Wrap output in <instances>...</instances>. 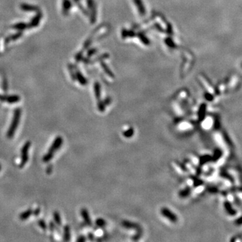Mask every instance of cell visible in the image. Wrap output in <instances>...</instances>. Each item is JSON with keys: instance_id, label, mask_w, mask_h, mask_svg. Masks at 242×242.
<instances>
[{"instance_id": "obj_20", "label": "cell", "mask_w": 242, "mask_h": 242, "mask_svg": "<svg viewBox=\"0 0 242 242\" xmlns=\"http://www.w3.org/2000/svg\"><path fill=\"white\" fill-rule=\"evenodd\" d=\"M40 213V209L39 207H37L35 210H32V214L35 217H38Z\"/></svg>"}, {"instance_id": "obj_12", "label": "cell", "mask_w": 242, "mask_h": 242, "mask_svg": "<svg viewBox=\"0 0 242 242\" xmlns=\"http://www.w3.org/2000/svg\"><path fill=\"white\" fill-rule=\"evenodd\" d=\"M12 28L15 30H24L26 29L27 28H29V24H27L26 23L20 22V23H18V24H14V25L12 26Z\"/></svg>"}, {"instance_id": "obj_5", "label": "cell", "mask_w": 242, "mask_h": 242, "mask_svg": "<svg viewBox=\"0 0 242 242\" xmlns=\"http://www.w3.org/2000/svg\"><path fill=\"white\" fill-rule=\"evenodd\" d=\"M161 213H162V215L164 217L170 220V221H172L173 223H176L177 221L178 218H177V217L176 216L175 214L172 213V211H170V209H167V208H163L161 210Z\"/></svg>"}, {"instance_id": "obj_4", "label": "cell", "mask_w": 242, "mask_h": 242, "mask_svg": "<svg viewBox=\"0 0 242 242\" xmlns=\"http://www.w3.org/2000/svg\"><path fill=\"white\" fill-rule=\"evenodd\" d=\"M0 100L5 101L9 104H15L20 100V97L18 95H11V96L0 95Z\"/></svg>"}, {"instance_id": "obj_15", "label": "cell", "mask_w": 242, "mask_h": 242, "mask_svg": "<svg viewBox=\"0 0 242 242\" xmlns=\"http://www.w3.org/2000/svg\"><path fill=\"white\" fill-rule=\"evenodd\" d=\"M54 157V153H51V152H47L44 156L42 157V161H44L45 163H49L52 158Z\"/></svg>"}, {"instance_id": "obj_21", "label": "cell", "mask_w": 242, "mask_h": 242, "mask_svg": "<svg viewBox=\"0 0 242 242\" xmlns=\"http://www.w3.org/2000/svg\"><path fill=\"white\" fill-rule=\"evenodd\" d=\"M96 224H97L98 226H100V227H102V226L105 224V222L104 221V220H102L101 219H98V220H96Z\"/></svg>"}, {"instance_id": "obj_18", "label": "cell", "mask_w": 242, "mask_h": 242, "mask_svg": "<svg viewBox=\"0 0 242 242\" xmlns=\"http://www.w3.org/2000/svg\"><path fill=\"white\" fill-rule=\"evenodd\" d=\"M52 170H53V167H52V165L51 164H49V165L47 166L46 169V172L47 174H51L52 172Z\"/></svg>"}, {"instance_id": "obj_14", "label": "cell", "mask_w": 242, "mask_h": 242, "mask_svg": "<svg viewBox=\"0 0 242 242\" xmlns=\"http://www.w3.org/2000/svg\"><path fill=\"white\" fill-rule=\"evenodd\" d=\"M53 219H54L55 223L59 226V227L61 226L62 221H61V218L59 213L57 211H55L53 213Z\"/></svg>"}, {"instance_id": "obj_7", "label": "cell", "mask_w": 242, "mask_h": 242, "mask_svg": "<svg viewBox=\"0 0 242 242\" xmlns=\"http://www.w3.org/2000/svg\"><path fill=\"white\" fill-rule=\"evenodd\" d=\"M42 18V14L38 13L35 17H34L32 20H31L30 24H29V28H35L39 25L40 23V19Z\"/></svg>"}, {"instance_id": "obj_13", "label": "cell", "mask_w": 242, "mask_h": 242, "mask_svg": "<svg viewBox=\"0 0 242 242\" xmlns=\"http://www.w3.org/2000/svg\"><path fill=\"white\" fill-rule=\"evenodd\" d=\"M71 8V2L69 0H63V12L64 14H67Z\"/></svg>"}, {"instance_id": "obj_16", "label": "cell", "mask_w": 242, "mask_h": 242, "mask_svg": "<svg viewBox=\"0 0 242 242\" xmlns=\"http://www.w3.org/2000/svg\"><path fill=\"white\" fill-rule=\"evenodd\" d=\"M38 224L39 225V227L41 228L42 230L46 231V229H47V225H46V223L44 219H39L38 221Z\"/></svg>"}, {"instance_id": "obj_9", "label": "cell", "mask_w": 242, "mask_h": 242, "mask_svg": "<svg viewBox=\"0 0 242 242\" xmlns=\"http://www.w3.org/2000/svg\"><path fill=\"white\" fill-rule=\"evenodd\" d=\"M71 240V232L69 225H65L63 227V240L69 241Z\"/></svg>"}, {"instance_id": "obj_10", "label": "cell", "mask_w": 242, "mask_h": 242, "mask_svg": "<svg viewBox=\"0 0 242 242\" xmlns=\"http://www.w3.org/2000/svg\"><path fill=\"white\" fill-rule=\"evenodd\" d=\"M22 36V32H18L15 34H14V35H12L10 36H8L7 38L5 39V43H8L10 41H13V40H15L18 39L19 38Z\"/></svg>"}, {"instance_id": "obj_23", "label": "cell", "mask_w": 242, "mask_h": 242, "mask_svg": "<svg viewBox=\"0 0 242 242\" xmlns=\"http://www.w3.org/2000/svg\"><path fill=\"white\" fill-rule=\"evenodd\" d=\"M1 170H2V166L1 164H0V171H1Z\"/></svg>"}, {"instance_id": "obj_22", "label": "cell", "mask_w": 242, "mask_h": 242, "mask_svg": "<svg viewBox=\"0 0 242 242\" xmlns=\"http://www.w3.org/2000/svg\"><path fill=\"white\" fill-rule=\"evenodd\" d=\"M86 240V238L84 236H83V235H82V236H79L77 240V241H85Z\"/></svg>"}, {"instance_id": "obj_2", "label": "cell", "mask_w": 242, "mask_h": 242, "mask_svg": "<svg viewBox=\"0 0 242 242\" xmlns=\"http://www.w3.org/2000/svg\"><path fill=\"white\" fill-rule=\"evenodd\" d=\"M30 146H31L30 141H26L21 149V161L19 165V167L20 168H22V167L27 163L28 161H29V152Z\"/></svg>"}, {"instance_id": "obj_8", "label": "cell", "mask_w": 242, "mask_h": 242, "mask_svg": "<svg viewBox=\"0 0 242 242\" xmlns=\"http://www.w3.org/2000/svg\"><path fill=\"white\" fill-rule=\"evenodd\" d=\"M81 214H82V216L86 224L89 226H90L92 225V221H91L90 217H89L88 211L87 210V209H82V210H81Z\"/></svg>"}, {"instance_id": "obj_3", "label": "cell", "mask_w": 242, "mask_h": 242, "mask_svg": "<svg viewBox=\"0 0 242 242\" xmlns=\"http://www.w3.org/2000/svg\"><path fill=\"white\" fill-rule=\"evenodd\" d=\"M63 139L61 136H57V137L55 139L53 142L52 143L51 147L49 150V152H51V153L55 154V152L58 150H59V149L61 147L62 145H63Z\"/></svg>"}, {"instance_id": "obj_17", "label": "cell", "mask_w": 242, "mask_h": 242, "mask_svg": "<svg viewBox=\"0 0 242 242\" xmlns=\"http://www.w3.org/2000/svg\"><path fill=\"white\" fill-rule=\"evenodd\" d=\"M133 134V130L132 129H130L128 131H125L124 133V135L125 136H127V137H129V136H131Z\"/></svg>"}, {"instance_id": "obj_11", "label": "cell", "mask_w": 242, "mask_h": 242, "mask_svg": "<svg viewBox=\"0 0 242 242\" xmlns=\"http://www.w3.org/2000/svg\"><path fill=\"white\" fill-rule=\"evenodd\" d=\"M32 209H27L25 211L22 212L20 214L19 218L22 221H24V220H26L29 218V217L32 215Z\"/></svg>"}, {"instance_id": "obj_1", "label": "cell", "mask_w": 242, "mask_h": 242, "mask_svg": "<svg viewBox=\"0 0 242 242\" xmlns=\"http://www.w3.org/2000/svg\"><path fill=\"white\" fill-rule=\"evenodd\" d=\"M22 111L20 108H16L14 112V116L12 119V123L10 125V127L7 132V137L9 139H12L14 136L15 131L17 130L18 125H19L20 117H21Z\"/></svg>"}, {"instance_id": "obj_19", "label": "cell", "mask_w": 242, "mask_h": 242, "mask_svg": "<svg viewBox=\"0 0 242 242\" xmlns=\"http://www.w3.org/2000/svg\"><path fill=\"white\" fill-rule=\"evenodd\" d=\"M49 229H50V230H51L52 232H53V231H55V229H56L55 223H54L53 222H52V221H51L50 223H49Z\"/></svg>"}, {"instance_id": "obj_6", "label": "cell", "mask_w": 242, "mask_h": 242, "mask_svg": "<svg viewBox=\"0 0 242 242\" xmlns=\"http://www.w3.org/2000/svg\"><path fill=\"white\" fill-rule=\"evenodd\" d=\"M20 9L24 12H38L39 10L37 6L27 4H22L20 5Z\"/></svg>"}]
</instances>
